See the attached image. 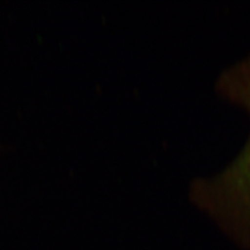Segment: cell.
Segmentation results:
<instances>
[{"mask_svg": "<svg viewBox=\"0 0 250 250\" xmlns=\"http://www.w3.org/2000/svg\"><path fill=\"white\" fill-rule=\"evenodd\" d=\"M229 92L250 117V58L234 70ZM219 202L223 215L242 238L250 242V132L243 151L219 184ZM224 217V218H225Z\"/></svg>", "mask_w": 250, "mask_h": 250, "instance_id": "6da1fadb", "label": "cell"}]
</instances>
